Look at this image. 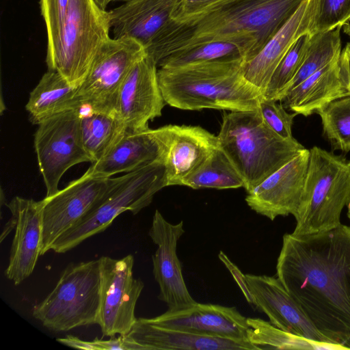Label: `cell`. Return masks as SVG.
Returning <instances> with one entry per match:
<instances>
[{
	"label": "cell",
	"instance_id": "83f0119b",
	"mask_svg": "<svg viewBox=\"0 0 350 350\" xmlns=\"http://www.w3.org/2000/svg\"><path fill=\"white\" fill-rule=\"evenodd\" d=\"M243 61L240 49L224 41H211L189 45L175 51L158 64V68H171L184 65L211 62Z\"/></svg>",
	"mask_w": 350,
	"mask_h": 350
},
{
	"label": "cell",
	"instance_id": "ac0fdd59",
	"mask_svg": "<svg viewBox=\"0 0 350 350\" xmlns=\"http://www.w3.org/2000/svg\"><path fill=\"white\" fill-rule=\"evenodd\" d=\"M154 325L199 335L248 341L247 318L235 307L195 303L161 315L146 318Z\"/></svg>",
	"mask_w": 350,
	"mask_h": 350
},
{
	"label": "cell",
	"instance_id": "4fadbf2b",
	"mask_svg": "<svg viewBox=\"0 0 350 350\" xmlns=\"http://www.w3.org/2000/svg\"><path fill=\"white\" fill-rule=\"evenodd\" d=\"M310 150L304 148L291 160L247 191L250 208L271 221L297 212L306 179Z\"/></svg>",
	"mask_w": 350,
	"mask_h": 350
},
{
	"label": "cell",
	"instance_id": "8fae6325",
	"mask_svg": "<svg viewBox=\"0 0 350 350\" xmlns=\"http://www.w3.org/2000/svg\"><path fill=\"white\" fill-rule=\"evenodd\" d=\"M98 259L101 303L98 325L105 336L128 334L137 321L135 306L144 286L133 276L134 258L129 254L120 259Z\"/></svg>",
	"mask_w": 350,
	"mask_h": 350
},
{
	"label": "cell",
	"instance_id": "ee69618b",
	"mask_svg": "<svg viewBox=\"0 0 350 350\" xmlns=\"http://www.w3.org/2000/svg\"><path fill=\"white\" fill-rule=\"evenodd\" d=\"M347 217H348L349 219L350 220V202L347 205Z\"/></svg>",
	"mask_w": 350,
	"mask_h": 350
},
{
	"label": "cell",
	"instance_id": "8d00e7d4",
	"mask_svg": "<svg viewBox=\"0 0 350 350\" xmlns=\"http://www.w3.org/2000/svg\"><path fill=\"white\" fill-rule=\"evenodd\" d=\"M93 342L97 350H145L143 346L136 342L128 334L120 335L118 337L110 336L108 340L96 338Z\"/></svg>",
	"mask_w": 350,
	"mask_h": 350
},
{
	"label": "cell",
	"instance_id": "bcb514c9",
	"mask_svg": "<svg viewBox=\"0 0 350 350\" xmlns=\"http://www.w3.org/2000/svg\"><path fill=\"white\" fill-rule=\"evenodd\" d=\"M349 161V163H350V161Z\"/></svg>",
	"mask_w": 350,
	"mask_h": 350
},
{
	"label": "cell",
	"instance_id": "1f68e13d",
	"mask_svg": "<svg viewBox=\"0 0 350 350\" xmlns=\"http://www.w3.org/2000/svg\"><path fill=\"white\" fill-rule=\"evenodd\" d=\"M310 37L305 33L293 44L274 70L263 97L277 101L284 98L304 60Z\"/></svg>",
	"mask_w": 350,
	"mask_h": 350
},
{
	"label": "cell",
	"instance_id": "52a82bcc",
	"mask_svg": "<svg viewBox=\"0 0 350 350\" xmlns=\"http://www.w3.org/2000/svg\"><path fill=\"white\" fill-rule=\"evenodd\" d=\"M100 303L99 259L70 263L51 292L33 306L32 314L50 330L68 331L98 324Z\"/></svg>",
	"mask_w": 350,
	"mask_h": 350
},
{
	"label": "cell",
	"instance_id": "2e32d148",
	"mask_svg": "<svg viewBox=\"0 0 350 350\" xmlns=\"http://www.w3.org/2000/svg\"><path fill=\"white\" fill-rule=\"evenodd\" d=\"M157 70L155 62L146 55L133 65L120 87L117 114L128 132L146 130L149 121L161 116L166 103Z\"/></svg>",
	"mask_w": 350,
	"mask_h": 350
},
{
	"label": "cell",
	"instance_id": "30bf717a",
	"mask_svg": "<svg viewBox=\"0 0 350 350\" xmlns=\"http://www.w3.org/2000/svg\"><path fill=\"white\" fill-rule=\"evenodd\" d=\"M81 109L56 114L38 124L34 147L40 173L50 197L59 189L64 174L75 165L92 160L83 145L80 131Z\"/></svg>",
	"mask_w": 350,
	"mask_h": 350
},
{
	"label": "cell",
	"instance_id": "7a4b0ae2",
	"mask_svg": "<svg viewBox=\"0 0 350 350\" xmlns=\"http://www.w3.org/2000/svg\"><path fill=\"white\" fill-rule=\"evenodd\" d=\"M306 0H232L183 23L172 19L146 47L157 64L185 46L211 41L237 45L254 58Z\"/></svg>",
	"mask_w": 350,
	"mask_h": 350
},
{
	"label": "cell",
	"instance_id": "d6986e66",
	"mask_svg": "<svg viewBox=\"0 0 350 350\" xmlns=\"http://www.w3.org/2000/svg\"><path fill=\"white\" fill-rule=\"evenodd\" d=\"M44 206V199L19 196L7 204L16 226L5 275L16 285L33 273L40 256Z\"/></svg>",
	"mask_w": 350,
	"mask_h": 350
},
{
	"label": "cell",
	"instance_id": "484cf974",
	"mask_svg": "<svg viewBox=\"0 0 350 350\" xmlns=\"http://www.w3.org/2000/svg\"><path fill=\"white\" fill-rule=\"evenodd\" d=\"M80 131L84 148L94 163L111 150L126 129L116 114L81 109Z\"/></svg>",
	"mask_w": 350,
	"mask_h": 350
},
{
	"label": "cell",
	"instance_id": "9c48e42d",
	"mask_svg": "<svg viewBox=\"0 0 350 350\" xmlns=\"http://www.w3.org/2000/svg\"><path fill=\"white\" fill-rule=\"evenodd\" d=\"M146 55L143 46L129 38L107 40L77 87L81 109L117 114L120 87L133 65Z\"/></svg>",
	"mask_w": 350,
	"mask_h": 350
},
{
	"label": "cell",
	"instance_id": "b9f144b4",
	"mask_svg": "<svg viewBox=\"0 0 350 350\" xmlns=\"http://www.w3.org/2000/svg\"><path fill=\"white\" fill-rule=\"evenodd\" d=\"M95 3L103 10H105L109 3L108 0H94Z\"/></svg>",
	"mask_w": 350,
	"mask_h": 350
},
{
	"label": "cell",
	"instance_id": "f35d334b",
	"mask_svg": "<svg viewBox=\"0 0 350 350\" xmlns=\"http://www.w3.org/2000/svg\"><path fill=\"white\" fill-rule=\"evenodd\" d=\"M56 340L64 345L72 348L85 350H97L96 346L93 340L85 341L72 335H68L64 338H58Z\"/></svg>",
	"mask_w": 350,
	"mask_h": 350
},
{
	"label": "cell",
	"instance_id": "7402d4cb",
	"mask_svg": "<svg viewBox=\"0 0 350 350\" xmlns=\"http://www.w3.org/2000/svg\"><path fill=\"white\" fill-rule=\"evenodd\" d=\"M128 335L145 350H258L249 341L199 335L139 318Z\"/></svg>",
	"mask_w": 350,
	"mask_h": 350
},
{
	"label": "cell",
	"instance_id": "ab89813d",
	"mask_svg": "<svg viewBox=\"0 0 350 350\" xmlns=\"http://www.w3.org/2000/svg\"><path fill=\"white\" fill-rule=\"evenodd\" d=\"M340 62L343 79L350 94V43L347 44L341 53Z\"/></svg>",
	"mask_w": 350,
	"mask_h": 350
},
{
	"label": "cell",
	"instance_id": "836d02e7",
	"mask_svg": "<svg viewBox=\"0 0 350 350\" xmlns=\"http://www.w3.org/2000/svg\"><path fill=\"white\" fill-rule=\"evenodd\" d=\"M70 0H40L47 34L46 62L51 68L58 55Z\"/></svg>",
	"mask_w": 350,
	"mask_h": 350
},
{
	"label": "cell",
	"instance_id": "d4e9b609",
	"mask_svg": "<svg viewBox=\"0 0 350 350\" xmlns=\"http://www.w3.org/2000/svg\"><path fill=\"white\" fill-rule=\"evenodd\" d=\"M77 86L56 70H48L31 92L25 106L33 124L65 111L81 109L77 98Z\"/></svg>",
	"mask_w": 350,
	"mask_h": 350
},
{
	"label": "cell",
	"instance_id": "f1b7e54d",
	"mask_svg": "<svg viewBox=\"0 0 350 350\" xmlns=\"http://www.w3.org/2000/svg\"><path fill=\"white\" fill-rule=\"evenodd\" d=\"M341 27L338 26L329 31L311 36L304 60L287 92L340 57Z\"/></svg>",
	"mask_w": 350,
	"mask_h": 350
},
{
	"label": "cell",
	"instance_id": "cb8c5ba5",
	"mask_svg": "<svg viewBox=\"0 0 350 350\" xmlns=\"http://www.w3.org/2000/svg\"><path fill=\"white\" fill-rule=\"evenodd\" d=\"M340 57L288 92L280 100L283 106L297 115L309 116L330 102L349 95Z\"/></svg>",
	"mask_w": 350,
	"mask_h": 350
},
{
	"label": "cell",
	"instance_id": "4dcf8cb0",
	"mask_svg": "<svg viewBox=\"0 0 350 350\" xmlns=\"http://www.w3.org/2000/svg\"><path fill=\"white\" fill-rule=\"evenodd\" d=\"M323 135L332 150L350 151V94L340 97L319 109Z\"/></svg>",
	"mask_w": 350,
	"mask_h": 350
},
{
	"label": "cell",
	"instance_id": "d6a6232c",
	"mask_svg": "<svg viewBox=\"0 0 350 350\" xmlns=\"http://www.w3.org/2000/svg\"><path fill=\"white\" fill-rule=\"evenodd\" d=\"M308 5L310 36L342 27L350 18V0H309Z\"/></svg>",
	"mask_w": 350,
	"mask_h": 350
},
{
	"label": "cell",
	"instance_id": "7bdbcfd3",
	"mask_svg": "<svg viewBox=\"0 0 350 350\" xmlns=\"http://www.w3.org/2000/svg\"><path fill=\"white\" fill-rule=\"evenodd\" d=\"M344 32L350 37V18L345 23Z\"/></svg>",
	"mask_w": 350,
	"mask_h": 350
},
{
	"label": "cell",
	"instance_id": "603a6c76",
	"mask_svg": "<svg viewBox=\"0 0 350 350\" xmlns=\"http://www.w3.org/2000/svg\"><path fill=\"white\" fill-rule=\"evenodd\" d=\"M157 161L164 163L163 147L155 129L148 128L126 131L111 150L90 168L96 175L111 177Z\"/></svg>",
	"mask_w": 350,
	"mask_h": 350
},
{
	"label": "cell",
	"instance_id": "e575fe53",
	"mask_svg": "<svg viewBox=\"0 0 350 350\" xmlns=\"http://www.w3.org/2000/svg\"><path fill=\"white\" fill-rule=\"evenodd\" d=\"M258 111L266 124L280 137L291 139L292 126L296 113H288L280 103L263 96L260 100Z\"/></svg>",
	"mask_w": 350,
	"mask_h": 350
},
{
	"label": "cell",
	"instance_id": "d590c367",
	"mask_svg": "<svg viewBox=\"0 0 350 350\" xmlns=\"http://www.w3.org/2000/svg\"><path fill=\"white\" fill-rule=\"evenodd\" d=\"M230 1L232 0H178L171 19L178 23L186 22Z\"/></svg>",
	"mask_w": 350,
	"mask_h": 350
},
{
	"label": "cell",
	"instance_id": "44dd1931",
	"mask_svg": "<svg viewBox=\"0 0 350 350\" xmlns=\"http://www.w3.org/2000/svg\"><path fill=\"white\" fill-rule=\"evenodd\" d=\"M309 0H306L290 19L254 58L243 63L245 80L264 94L276 67L293 44L307 33L310 21Z\"/></svg>",
	"mask_w": 350,
	"mask_h": 350
},
{
	"label": "cell",
	"instance_id": "f546056e",
	"mask_svg": "<svg viewBox=\"0 0 350 350\" xmlns=\"http://www.w3.org/2000/svg\"><path fill=\"white\" fill-rule=\"evenodd\" d=\"M248 341L262 349H337L285 332L260 318H247Z\"/></svg>",
	"mask_w": 350,
	"mask_h": 350
},
{
	"label": "cell",
	"instance_id": "ffe728a7",
	"mask_svg": "<svg viewBox=\"0 0 350 350\" xmlns=\"http://www.w3.org/2000/svg\"><path fill=\"white\" fill-rule=\"evenodd\" d=\"M178 0H133L109 12L114 38H129L145 49L171 19Z\"/></svg>",
	"mask_w": 350,
	"mask_h": 350
},
{
	"label": "cell",
	"instance_id": "f6af8a7d",
	"mask_svg": "<svg viewBox=\"0 0 350 350\" xmlns=\"http://www.w3.org/2000/svg\"><path fill=\"white\" fill-rule=\"evenodd\" d=\"M109 1V3L111 2V1H125V2H128V1H133V0H108Z\"/></svg>",
	"mask_w": 350,
	"mask_h": 350
},
{
	"label": "cell",
	"instance_id": "5bb4252c",
	"mask_svg": "<svg viewBox=\"0 0 350 350\" xmlns=\"http://www.w3.org/2000/svg\"><path fill=\"white\" fill-rule=\"evenodd\" d=\"M184 233L183 221L172 224L155 211L148 232L158 246L152 256V272L159 286L158 299L167 305L168 310L182 309L197 302L187 288L176 254L177 243Z\"/></svg>",
	"mask_w": 350,
	"mask_h": 350
},
{
	"label": "cell",
	"instance_id": "8992f818",
	"mask_svg": "<svg viewBox=\"0 0 350 350\" xmlns=\"http://www.w3.org/2000/svg\"><path fill=\"white\" fill-rule=\"evenodd\" d=\"M310 150L308 172L297 213L295 234H306L341 224L350 202V163L342 155L318 146Z\"/></svg>",
	"mask_w": 350,
	"mask_h": 350
},
{
	"label": "cell",
	"instance_id": "9a60e30c",
	"mask_svg": "<svg viewBox=\"0 0 350 350\" xmlns=\"http://www.w3.org/2000/svg\"><path fill=\"white\" fill-rule=\"evenodd\" d=\"M245 280L252 304L267 314L274 326L310 341L343 349L317 329L278 278L245 274Z\"/></svg>",
	"mask_w": 350,
	"mask_h": 350
},
{
	"label": "cell",
	"instance_id": "ba28073f",
	"mask_svg": "<svg viewBox=\"0 0 350 350\" xmlns=\"http://www.w3.org/2000/svg\"><path fill=\"white\" fill-rule=\"evenodd\" d=\"M109 12L94 0H70L61 46L48 70H56L79 86L103 44L110 37Z\"/></svg>",
	"mask_w": 350,
	"mask_h": 350
},
{
	"label": "cell",
	"instance_id": "60d3db41",
	"mask_svg": "<svg viewBox=\"0 0 350 350\" xmlns=\"http://www.w3.org/2000/svg\"><path fill=\"white\" fill-rule=\"evenodd\" d=\"M14 219L11 216V218L5 224L1 235V242L9 234V233L15 228Z\"/></svg>",
	"mask_w": 350,
	"mask_h": 350
},
{
	"label": "cell",
	"instance_id": "3957f363",
	"mask_svg": "<svg viewBox=\"0 0 350 350\" xmlns=\"http://www.w3.org/2000/svg\"><path fill=\"white\" fill-rule=\"evenodd\" d=\"M243 61L211 62L159 68L166 104L183 110L258 109L260 91L243 77Z\"/></svg>",
	"mask_w": 350,
	"mask_h": 350
},
{
	"label": "cell",
	"instance_id": "4316f807",
	"mask_svg": "<svg viewBox=\"0 0 350 350\" xmlns=\"http://www.w3.org/2000/svg\"><path fill=\"white\" fill-rule=\"evenodd\" d=\"M182 185L194 189H226L243 187L244 181L228 156L218 146L202 165L183 180Z\"/></svg>",
	"mask_w": 350,
	"mask_h": 350
},
{
	"label": "cell",
	"instance_id": "5b68a950",
	"mask_svg": "<svg viewBox=\"0 0 350 350\" xmlns=\"http://www.w3.org/2000/svg\"><path fill=\"white\" fill-rule=\"evenodd\" d=\"M167 186L163 161H157L124 174L109 177L107 189L96 206L50 246L55 253H65L87 239L105 231L126 211L138 213Z\"/></svg>",
	"mask_w": 350,
	"mask_h": 350
},
{
	"label": "cell",
	"instance_id": "277c9868",
	"mask_svg": "<svg viewBox=\"0 0 350 350\" xmlns=\"http://www.w3.org/2000/svg\"><path fill=\"white\" fill-rule=\"evenodd\" d=\"M217 136L247 192L305 148L295 138L286 139L274 133L258 109L224 113Z\"/></svg>",
	"mask_w": 350,
	"mask_h": 350
},
{
	"label": "cell",
	"instance_id": "6da1fadb",
	"mask_svg": "<svg viewBox=\"0 0 350 350\" xmlns=\"http://www.w3.org/2000/svg\"><path fill=\"white\" fill-rule=\"evenodd\" d=\"M276 274L317 329L350 349V226L284 234Z\"/></svg>",
	"mask_w": 350,
	"mask_h": 350
},
{
	"label": "cell",
	"instance_id": "e0dca14e",
	"mask_svg": "<svg viewBox=\"0 0 350 350\" xmlns=\"http://www.w3.org/2000/svg\"><path fill=\"white\" fill-rule=\"evenodd\" d=\"M155 131L163 147L167 186L182 185L219 146L217 136L199 126L169 124Z\"/></svg>",
	"mask_w": 350,
	"mask_h": 350
},
{
	"label": "cell",
	"instance_id": "74e56055",
	"mask_svg": "<svg viewBox=\"0 0 350 350\" xmlns=\"http://www.w3.org/2000/svg\"><path fill=\"white\" fill-rule=\"evenodd\" d=\"M219 258L232 273V275L234 276L235 280L239 284L247 301L250 304H252V297L246 285L245 275L242 274L239 269L231 262V261L226 257L223 252L221 251L219 252Z\"/></svg>",
	"mask_w": 350,
	"mask_h": 350
},
{
	"label": "cell",
	"instance_id": "7c38bea8",
	"mask_svg": "<svg viewBox=\"0 0 350 350\" xmlns=\"http://www.w3.org/2000/svg\"><path fill=\"white\" fill-rule=\"evenodd\" d=\"M109 178L94 174L89 167L80 178L44 198L40 256L96 206L107 189Z\"/></svg>",
	"mask_w": 350,
	"mask_h": 350
}]
</instances>
